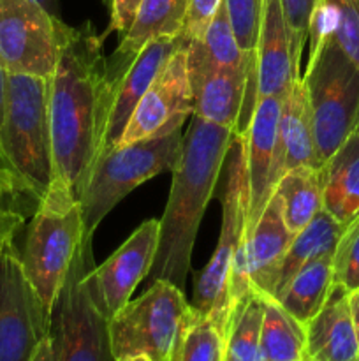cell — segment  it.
I'll list each match as a JSON object with an SVG mask.
<instances>
[{
  "mask_svg": "<svg viewBox=\"0 0 359 361\" xmlns=\"http://www.w3.org/2000/svg\"><path fill=\"white\" fill-rule=\"evenodd\" d=\"M102 37L90 21L80 28L65 23L62 27L58 62L48 92L53 183L46 197L77 201V194L102 154L113 104Z\"/></svg>",
  "mask_w": 359,
  "mask_h": 361,
  "instance_id": "6da1fadb",
  "label": "cell"
},
{
  "mask_svg": "<svg viewBox=\"0 0 359 361\" xmlns=\"http://www.w3.org/2000/svg\"><path fill=\"white\" fill-rule=\"evenodd\" d=\"M234 137V130L229 127L215 126L192 115L183 136L182 157L172 169L171 192L160 219L157 256L148 274L150 284L168 281L185 291L199 224Z\"/></svg>",
  "mask_w": 359,
  "mask_h": 361,
  "instance_id": "7a4b0ae2",
  "label": "cell"
},
{
  "mask_svg": "<svg viewBox=\"0 0 359 361\" xmlns=\"http://www.w3.org/2000/svg\"><path fill=\"white\" fill-rule=\"evenodd\" d=\"M222 229L217 249L194 282V310L225 337L236 303L252 291L248 279V176L243 136H236L224 162Z\"/></svg>",
  "mask_w": 359,
  "mask_h": 361,
  "instance_id": "3957f363",
  "label": "cell"
},
{
  "mask_svg": "<svg viewBox=\"0 0 359 361\" xmlns=\"http://www.w3.org/2000/svg\"><path fill=\"white\" fill-rule=\"evenodd\" d=\"M48 92L49 80L9 74L0 126V166L13 175L35 208L46 200L53 183Z\"/></svg>",
  "mask_w": 359,
  "mask_h": 361,
  "instance_id": "277c9868",
  "label": "cell"
},
{
  "mask_svg": "<svg viewBox=\"0 0 359 361\" xmlns=\"http://www.w3.org/2000/svg\"><path fill=\"white\" fill-rule=\"evenodd\" d=\"M197 317L182 289L168 281L151 282L139 298L108 321L113 360L144 356L151 361H178Z\"/></svg>",
  "mask_w": 359,
  "mask_h": 361,
  "instance_id": "5b68a950",
  "label": "cell"
},
{
  "mask_svg": "<svg viewBox=\"0 0 359 361\" xmlns=\"http://www.w3.org/2000/svg\"><path fill=\"white\" fill-rule=\"evenodd\" d=\"M182 127L104 152L77 194L84 235H94L102 219L137 185L171 171L182 157Z\"/></svg>",
  "mask_w": 359,
  "mask_h": 361,
  "instance_id": "8992f818",
  "label": "cell"
},
{
  "mask_svg": "<svg viewBox=\"0 0 359 361\" xmlns=\"http://www.w3.org/2000/svg\"><path fill=\"white\" fill-rule=\"evenodd\" d=\"M308 41L310 59L303 83L322 166L359 123V69L329 34Z\"/></svg>",
  "mask_w": 359,
  "mask_h": 361,
  "instance_id": "52a82bcc",
  "label": "cell"
},
{
  "mask_svg": "<svg viewBox=\"0 0 359 361\" xmlns=\"http://www.w3.org/2000/svg\"><path fill=\"white\" fill-rule=\"evenodd\" d=\"M92 240L94 235L83 236L53 303L49 338L56 361H115L109 345V319L99 309L88 281L95 268Z\"/></svg>",
  "mask_w": 359,
  "mask_h": 361,
  "instance_id": "ba28073f",
  "label": "cell"
},
{
  "mask_svg": "<svg viewBox=\"0 0 359 361\" xmlns=\"http://www.w3.org/2000/svg\"><path fill=\"white\" fill-rule=\"evenodd\" d=\"M83 236L84 224L76 200L46 197L28 222L20 261L49 314Z\"/></svg>",
  "mask_w": 359,
  "mask_h": 361,
  "instance_id": "9c48e42d",
  "label": "cell"
},
{
  "mask_svg": "<svg viewBox=\"0 0 359 361\" xmlns=\"http://www.w3.org/2000/svg\"><path fill=\"white\" fill-rule=\"evenodd\" d=\"M63 21L35 0H0V63L7 74L51 80Z\"/></svg>",
  "mask_w": 359,
  "mask_h": 361,
  "instance_id": "30bf717a",
  "label": "cell"
},
{
  "mask_svg": "<svg viewBox=\"0 0 359 361\" xmlns=\"http://www.w3.org/2000/svg\"><path fill=\"white\" fill-rule=\"evenodd\" d=\"M49 326L51 314L28 282L20 252L7 247L0 252V361H32Z\"/></svg>",
  "mask_w": 359,
  "mask_h": 361,
  "instance_id": "8fae6325",
  "label": "cell"
},
{
  "mask_svg": "<svg viewBox=\"0 0 359 361\" xmlns=\"http://www.w3.org/2000/svg\"><path fill=\"white\" fill-rule=\"evenodd\" d=\"M190 115H194V99L187 73V51L182 48L162 67L137 102L118 145L171 133L180 129Z\"/></svg>",
  "mask_w": 359,
  "mask_h": 361,
  "instance_id": "7c38bea8",
  "label": "cell"
},
{
  "mask_svg": "<svg viewBox=\"0 0 359 361\" xmlns=\"http://www.w3.org/2000/svg\"><path fill=\"white\" fill-rule=\"evenodd\" d=\"M158 235L160 221L143 222L109 259L92 270V295L108 319L130 302L134 289L148 277L157 256Z\"/></svg>",
  "mask_w": 359,
  "mask_h": 361,
  "instance_id": "4fadbf2b",
  "label": "cell"
},
{
  "mask_svg": "<svg viewBox=\"0 0 359 361\" xmlns=\"http://www.w3.org/2000/svg\"><path fill=\"white\" fill-rule=\"evenodd\" d=\"M187 73L194 99V116L234 130L248 76L257 90V59L245 67H231L208 62L203 56L187 51Z\"/></svg>",
  "mask_w": 359,
  "mask_h": 361,
  "instance_id": "5bb4252c",
  "label": "cell"
},
{
  "mask_svg": "<svg viewBox=\"0 0 359 361\" xmlns=\"http://www.w3.org/2000/svg\"><path fill=\"white\" fill-rule=\"evenodd\" d=\"M282 99L259 97L248 130L243 136L246 152V176H248V215L246 231L252 233L271 200L280 175H278V122Z\"/></svg>",
  "mask_w": 359,
  "mask_h": 361,
  "instance_id": "9a60e30c",
  "label": "cell"
},
{
  "mask_svg": "<svg viewBox=\"0 0 359 361\" xmlns=\"http://www.w3.org/2000/svg\"><path fill=\"white\" fill-rule=\"evenodd\" d=\"M183 46H185V41L180 34L172 35V37L153 39L141 49L139 55L130 63V67L125 71V74L113 92V104L111 111H109L108 127H106L102 154L120 143L123 130H125L137 102L141 101L155 76L160 73L162 67Z\"/></svg>",
  "mask_w": 359,
  "mask_h": 361,
  "instance_id": "2e32d148",
  "label": "cell"
},
{
  "mask_svg": "<svg viewBox=\"0 0 359 361\" xmlns=\"http://www.w3.org/2000/svg\"><path fill=\"white\" fill-rule=\"evenodd\" d=\"M257 59V99L284 97L299 78V66L294 62L282 0H263Z\"/></svg>",
  "mask_w": 359,
  "mask_h": 361,
  "instance_id": "e0dca14e",
  "label": "cell"
},
{
  "mask_svg": "<svg viewBox=\"0 0 359 361\" xmlns=\"http://www.w3.org/2000/svg\"><path fill=\"white\" fill-rule=\"evenodd\" d=\"M292 235L282 214L277 194L271 196L248 236V279L250 288L263 298H273L282 263L285 259Z\"/></svg>",
  "mask_w": 359,
  "mask_h": 361,
  "instance_id": "ac0fdd59",
  "label": "cell"
},
{
  "mask_svg": "<svg viewBox=\"0 0 359 361\" xmlns=\"http://www.w3.org/2000/svg\"><path fill=\"white\" fill-rule=\"evenodd\" d=\"M348 295L334 284L320 312L305 326V358L312 361H359V345L352 323Z\"/></svg>",
  "mask_w": 359,
  "mask_h": 361,
  "instance_id": "d6986e66",
  "label": "cell"
},
{
  "mask_svg": "<svg viewBox=\"0 0 359 361\" xmlns=\"http://www.w3.org/2000/svg\"><path fill=\"white\" fill-rule=\"evenodd\" d=\"M187 0H143L130 30L120 39L118 48L108 59V76L115 87L136 60L141 49L158 37L180 35L185 20Z\"/></svg>",
  "mask_w": 359,
  "mask_h": 361,
  "instance_id": "ffe728a7",
  "label": "cell"
},
{
  "mask_svg": "<svg viewBox=\"0 0 359 361\" xmlns=\"http://www.w3.org/2000/svg\"><path fill=\"white\" fill-rule=\"evenodd\" d=\"M303 166L322 168L317 155L308 94L303 78H298L282 99L278 122V175L282 178L287 171Z\"/></svg>",
  "mask_w": 359,
  "mask_h": 361,
  "instance_id": "44dd1931",
  "label": "cell"
},
{
  "mask_svg": "<svg viewBox=\"0 0 359 361\" xmlns=\"http://www.w3.org/2000/svg\"><path fill=\"white\" fill-rule=\"evenodd\" d=\"M324 210L340 224L359 219V123L320 168Z\"/></svg>",
  "mask_w": 359,
  "mask_h": 361,
  "instance_id": "7402d4cb",
  "label": "cell"
},
{
  "mask_svg": "<svg viewBox=\"0 0 359 361\" xmlns=\"http://www.w3.org/2000/svg\"><path fill=\"white\" fill-rule=\"evenodd\" d=\"M345 229H347V226L340 224L333 215H329L322 208L306 224V228H303L298 235H294L291 247L285 254L284 263H282L273 300L284 291L285 286L305 264L320 259V257L333 256Z\"/></svg>",
  "mask_w": 359,
  "mask_h": 361,
  "instance_id": "603a6c76",
  "label": "cell"
},
{
  "mask_svg": "<svg viewBox=\"0 0 359 361\" xmlns=\"http://www.w3.org/2000/svg\"><path fill=\"white\" fill-rule=\"evenodd\" d=\"M333 286V256H326L305 264L275 300L306 326L327 302Z\"/></svg>",
  "mask_w": 359,
  "mask_h": 361,
  "instance_id": "cb8c5ba5",
  "label": "cell"
},
{
  "mask_svg": "<svg viewBox=\"0 0 359 361\" xmlns=\"http://www.w3.org/2000/svg\"><path fill=\"white\" fill-rule=\"evenodd\" d=\"M282 203V214L292 235H298L324 208L320 169L294 168L278 180L275 192Z\"/></svg>",
  "mask_w": 359,
  "mask_h": 361,
  "instance_id": "d4e9b609",
  "label": "cell"
},
{
  "mask_svg": "<svg viewBox=\"0 0 359 361\" xmlns=\"http://www.w3.org/2000/svg\"><path fill=\"white\" fill-rule=\"evenodd\" d=\"M306 330L277 300L264 298L259 360L305 361Z\"/></svg>",
  "mask_w": 359,
  "mask_h": 361,
  "instance_id": "484cf974",
  "label": "cell"
},
{
  "mask_svg": "<svg viewBox=\"0 0 359 361\" xmlns=\"http://www.w3.org/2000/svg\"><path fill=\"white\" fill-rule=\"evenodd\" d=\"M329 34L359 69V0H319L308 39Z\"/></svg>",
  "mask_w": 359,
  "mask_h": 361,
  "instance_id": "4316f807",
  "label": "cell"
},
{
  "mask_svg": "<svg viewBox=\"0 0 359 361\" xmlns=\"http://www.w3.org/2000/svg\"><path fill=\"white\" fill-rule=\"evenodd\" d=\"M264 298L250 293L231 312L224 337V358L229 361H259Z\"/></svg>",
  "mask_w": 359,
  "mask_h": 361,
  "instance_id": "83f0119b",
  "label": "cell"
},
{
  "mask_svg": "<svg viewBox=\"0 0 359 361\" xmlns=\"http://www.w3.org/2000/svg\"><path fill=\"white\" fill-rule=\"evenodd\" d=\"M183 48L187 51L203 56L208 62L218 63V66L245 67L256 59V53H245L239 48L234 32H232L231 21H229L224 0H222L217 14L213 16L203 37L189 42Z\"/></svg>",
  "mask_w": 359,
  "mask_h": 361,
  "instance_id": "f1b7e54d",
  "label": "cell"
},
{
  "mask_svg": "<svg viewBox=\"0 0 359 361\" xmlns=\"http://www.w3.org/2000/svg\"><path fill=\"white\" fill-rule=\"evenodd\" d=\"M27 197L6 168L0 166V252L14 245V236L25 224L20 200Z\"/></svg>",
  "mask_w": 359,
  "mask_h": 361,
  "instance_id": "f546056e",
  "label": "cell"
},
{
  "mask_svg": "<svg viewBox=\"0 0 359 361\" xmlns=\"http://www.w3.org/2000/svg\"><path fill=\"white\" fill-rule=\"evenodd\" d=\"M333 282L348 293L359 289V219L347 226L334 250Z\"/></svg>",
  "mask_w": 359,
  "mask_h": 361,
  "instance_id": "4dcf8cb0",
  "label": "cell"
},
{
  "mask_svg": "<svg viewBox=\"0 0 359 361\" xmlns=\"http://www.w3.org/2000/svg\"><path fill=\"white\" fill-rule=\"evenodd\" d=\"M224 4L239 48L245 53H256L263 16V0H224Z\"/></svg>",
  "mask_w": 359,
  "mask_h": 361,
  "instance_id": "1f68e13d",
  "label": "cell"
},
{
  "mask_svg": "<svg viewBox=\"0 0 359 361\" xmlns=\"http://www.w3.org/2000/svg\"><path fill=\"white\" fill-rule=\"evenodd\" d=\"M224 360V337L204 317H197L187 334L178 361H222Z\"/></svg>",
  "mask_w": 359,
  "mask_h": 361,
  "instance_id": "d6a6232c",
  "label": "cell"
},
{
  "mask_svg": "<svg viewBox=\"0 0 359 361\" xmlns=\"http://www.w3.org/2000/svg\"><path fill=\"white\" fill-rule=\"evenodd\" d=\"M319 0H282L285 21H287L289 39H291V49L294 62L299 66L301 60L303 46L308 39L310 20H312L313 9Z\"/></svg>",
  "mask_w": 359,
  "mask_h": 361,
  "instance_id": "836d02e7",
  "label": "cell"
},
{
  "mask_svg": "<svg viewBox=\"0 0 359 361\" xmlns=\"http://www.w3.org/2000/svg\"><path fill=\"white\" fill-rule=\"evenodd\" d=\"M222 0H187L182 37L185 44L197 41L210 27Z\"/></svg>",
  "mask_w": 359,
  "mask_h": 361,
  "instance_id": "e575fe53",
  "label": "cell"
},
{
  "mask_svg": "<svg viewBox=\"0 0 359 361\" xmlns=\"http://www.w3.org/2000/svg\"><path fill=\"white\" fill-rule=\"evenodd\" d=\"M141 2L143 0H111V4H109V7H111V21H109L106 34L108 32H118L120 39H122L132 27Z\"/></svg>",
  "mask_w": 359,
  "mask_h": 361,
  "instance_id": "d590c367",
  "label": "cell"
},
{
  "mask_svg": "<svg viewBox=\"0 0 359 361\" xmlns=\"http://www.w3.org/2000/svg\"><path fill=\"white\" fill-rule=\"evenodd\" d=\"M32 361H56V356H55V349H53V344H51V338H49V335L46 338H42L41 344H39L37 351H35L34 358Z\"/></svg>",
  "mask_w": 359,
  "mask_h": 361,
  "instance_id": "8d00e7d4",
  "label": "cell"
},
{
  "mask_svg": "<svg viewBox=\"0 0 359 361\" xmlns=\"http://www.w3.org/2000/svg\"><path fill=\"white\" fill-rule=\"evenodd\" d=\"M7 78L9 74L6 73V69L0 63V126H2L4 113H6V102H7Z\"/></svg>",
  "mask_w": 359,
  "mask_h": 361,
  "instance_id": "74e56055",
  "label": "cell"
},
{
  "mask_svg": "<svg viewBox=\"0 0 359 361\" xmlns=\"http://www.w3.org/2000/svg\"><path fill=\"white\" fill-rule=\"evenodd\" d=\"M348 305H351L352 323H354L355 337H358V345H359V291H354L348 295Z\"/></svg>",
  "mask_w": 359,
  "mask_h": 361,
  "instance_id": "f35d334b",
  "label": "cell"
},
{
  "mask_svg": "<svg viewBox=\"0 0 359 361\" xmlns=\"http://www.w3.org/2000/svg\"><path fill=\"white\" fill-rule=\"evenodd\" d=\"M35 2L41 4V6L44 7V9L48 11L49 14H51V16H55V18H58V20H62V18H60L58 0H35Z\"/></svg>",
  "mask_w": 359,
  "mask_h": 361,
  "instance_id": "ab89813d",
  "label": "cell"
},
{
  "mask_svg": "<svg viewBox=\"0 0 359 361\" xmlns=\"http://www.w3.org/2000/svg\"><path fill=\"white\" fill-rule=\"evenodd\" d=\"M115 361H151L150 358H144V356H132V358H122Z\"/></svg>",
  "mask_w": 359,
  "mask_h": 361,
  "instance_id": "60d3db41",
  "label": "cell"
},
{
  "mask_svg": "<svg viewBox=\"0 0 359 361\" xmlns=\"http://www.w3.org/2000/svg\"><path fill=\"white\" fill-rule=\"evenodd\" d=\"M102 2H104L106 6H109V4H111V0H102Z\"/></svg>",
  "mask_w": 359,
  "mask_h": 361,
  "instance_id": "b9f144b4",
  "label": "cell"
},
{
  "mask_svg": "<svg viewBox=\"0 0 359 361\" xmlns=\"http://www.w3.org/2000/svg\"><path fill=\"white\" fill-rule=\"evenodd\" d=\"M305 361H312V360H308V358H305Z\"/></svg>",
  "mask_w": 359,
  "mask_h": 361,
  "instance_id": "7bdbcfd3",
  "label": "cell"
},
{
  "mask_svg": "<svg viewBox=\"0 0 359 361\" xmlns=\"http://www.w3.org/2000/svg\"><path fill=\"white\" fill-rule=\"evenodd\" d=\"M222 361H229V360H227V358H224V360H222Z\"/></svg>",
  "mask_w": 359,
  "mask_h": 361,
  "instance_id": "ee69618b",
  "label": "cell"
},
{
  "mask_svg": "<svg viewBox=\"0 0 359 361\" xmlns=\"http://www.w3.org/2000/svg\"><path fill=\"white\" fill-rule=\"evenodd\" d=\"M259 361H263V360H259Z\"/></svg>",
  "mask_w": 359,
  "mask_h": 361,
  "instance_id": "f6af8a7d",
  "label": "cell"
},
{
  "mask_svg": "<svg viewBox=\"0 0 359 361\" xmlns=\"http://www.w3.org/2000/svg\"><path fill=\"white\" fill-rule=\"evenodd\" d=\"M358 291H359V289H358Z\"/></svg>",
  "mask_w": 359,
  "mask_h": 361,
  "instance_id": "bcb514c9",
  "label": "cell"
}]
</instances>
